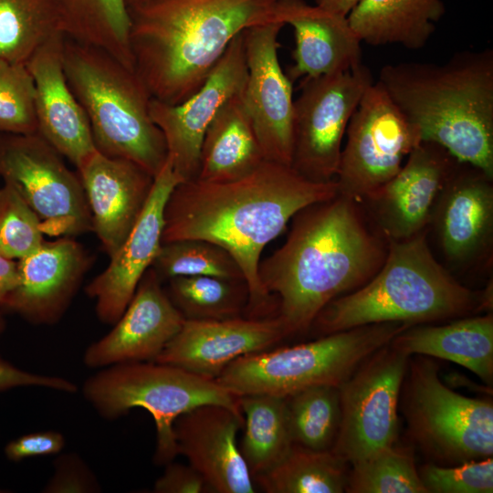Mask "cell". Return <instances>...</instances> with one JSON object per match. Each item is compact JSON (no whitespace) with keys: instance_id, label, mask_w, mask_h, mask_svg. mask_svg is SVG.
I'll list each match as a JSON object with an SVG mask.
<instances>
[{"instance_id":"cell-1","label":"cell","mask_w":493,"mask_h":493,"mask_svg":"<svg viewBox=\"0 0 493 493\" xmlns=\"http://www.w3.org/2000/svg\"><path fill=\"white\" fill-rule=\"evenodd\" d=\"M336 195L335 180L314 182L290 165L267 160L234 181H184L166 201L162 242L199 239L226 250L247 284L249 318H263L274 309L258 278L264 248L299 211Z\"/></svg>"},{"instance_id":"cell-2","label":"cell","mask_w":493,"mask_h":493,"mask_svg":"<svg viewBox=\"0 0 493 493\" xmlns=\"http://www.w3.org/2000/svg\"><path fill=\"white\" fill-rule=\"evenodd\" d=\"M291 220L284 244L258 266L259 281L278 297L288 335L308 330L329 302L369 281L388 248L360 205L339 194Z\"/></svg>"},{"instance_id":"cell-3","label":"cell","mask_w":493,"mask_h":493,"mask_svg":"<svg viewBox=\"0 0 493 493\" xmlns=\"http://www.w3.org/2000/svg\"><path fill=\"white\" fill-rule=\"evenodd\" d=\"M277 0H151L129 7L135 72L152 99L178 104L245 30L277 21Z\"/></svg>"},{"instance_id":"cell-4","label":"cell","mask_w":493,"mask_h":493,"mask_svg":"<svg viewBox=\"0 0 493 493\" xmlns=\"http://www.w3.org/2000/svg\"><path fill=\"white\" fill-rule=\"evenodd\" d=\"M378 82L422 142L493 178L492 49L458 52L443 64H388Z\"/></svg>"},{"instance_id":"cell-5","label":"cell","mask_w":493,"mask_h":493,"mask_svg":"<svg viewBox=\"0 0 493 493\" xmlns=\"http://www.w3.org/2000/svg\"><path fill=\"white\" fill-rule=\"evenodd\" d=\"M484 310L482 292L462 285L437 261L425 230L407 239L388 241L376 274L329 302L309 329L323 336L375 323L425 324Z\"/></svg>"},{"instance_id":"cell-6","label":"cell","mask_w":493,"mask_h":493,"mask_svg":"<svg viewBox=\"0 0 493 493\" xmlns=\"http://www.w3.org/2000/svg\"><path fill=\"white\" fill-rule=\"evenodd\" d=\"M63 67L97 151L131 161L155 177L167 161V147L150 114L152 97L137 73L105 51L67 37Z\"/></svg>"},{"instance_id":"cell-7","label":"cell","mask_w":493,"mask_h":493,"mask_svg":"<svg viewBox=\"0 0 493 493\" xmlns=\"http://www.w3.org/2000/svg\"><path fill=\"white\" fill-rule=\"evenodd\" d=\"M410 326L403 322L364 325L305 343L246 354L215 380L236 396L288 397L315 385L340 387L368 357Z\"/></svg>"},{"instance_id":"cell-8","label":"cell","mask_w":493,"mask_h":493,"mask_svg":"<svg viewBox=\"0 0 493 493\" xmlns=\"http://www.w3.org/2000/svg\"><path fill=\"white\" fill-rule=\"evenodd\" d=\"M81 390L84 399L106 420L122 417L132 408L148 411L156 428L153 459L158 465H166L178 455L173 424L181 414L209 404L242 414L239 396L216 380L155 361L99 369Z\"/></svg>"},{"instance_id":"cell-9","label":"cell","mask_w":493,"mask_h":493,"mask_svg":"<svg viewBox=\"0 0 493 493\" xmlns=\"http://www.w3.org/2000/svg\"><path fill=\"white\" fill-rule=\"evenodd\" d=\"M399 406L410 437L433 463L453 466L493 456L492 400L446 386L431 357L410 356Z\"/></svg>"},{"instance_id":"cell-10","label":"cell","mask_w":493,"mask_h":493,"mask_svg":"<svg viewBox=\"0 0 493 493\" xmlns=\"http://www.w3.org/2000/svg\"><path fill=\"white\" fill-rule=\"evenodd\" d=\"M0 179L10 184L37 214L44 235L74 237L92 232L79 173L37 132L0 133Z\"/></svg>"},{"instance_id":"cell-11","label":"cell","mask_w":493,"mask_h":493,"mask_svg":"<svg viewBox=\"0 0 493 493\" xmlns=\"http://www.w3.org/2000/svg\"><path fill=\"white\" fill-rule=\"evenodd\" d=\"M346 136L335 182L338 194L357 204L393 178L422 142L418 129L378 81L363 93Z\"/></svg>"},{"instance_id":"cell-12","label":"cell","mask_w":493,"mask_h":493,"mask_svg":"<svg viewBox=\"0 0 493 493\" xmlns=\"http://www.w3.org/2000/svg\"><path fill=\"white\" fill-rule=\"evenodd\" d=\"M372 82L362 63L343 72L303 79L294 100V170L314 182L335 180L348 123Z\"/></svg>"},{"instance_id":"cell-13","label":"cell","mask_w":493,"mask_h":493,"mask_svg":"<svg viewBox=\"0 0 493 493\" xmlns=\"http://www.w3.org/2000/svg\"><path fill=\"white\" fill-rule=\"evenodd\" d=\"M409 359L389 343L339 387L341 422L331 451L350 465L396 443L400 393Z\"/></svg>"},{"instance_id":"cell-14","label":"cell","mask_w":493,"mask_h":493,"mask_svg":"<svg viewBox=\"0 0 493 493\" xmlns=\"http://www.w3.org/2000/svg\"><path fill=\"white\" fill-rule=\"evenodd\" d=\"M457 162L440 145L421 142L398 173L359 204L372 228L387 242L426 230Z\"/></svg>"},{"instance_id":"cell-15","label":"cell","mask_w":493,"mask_h":493,"mask_svg":"<svg viewBox=\"0 0 493 493\" xmlns=\"http://www.w3.org/2000/svg\"><path fill=\"white\" fill-rule=\"evenodd\" d=\"M244 32L232 40L205 83L186 100L175 105L151 100L152 120L164 137L168 160L184 181L197 178L201 143L217 111L245 89Z\"/></svg>"},{"instance_id":"cell-16","label":"cell","mask_w":493,"mask_h":493,"mask_svg":"<svg viewBox=\"0 0 493 493\" xmlns=\"http://www.w3.org/2000/svg\"><path fill=\"white\" fill-rule=\"evenodd\" d=\"M284 26L271 21L245 30L247 78L243 100L265 159L291 166L293 82L284 73L278 54Z\"/></svg>"},{"instance_id":"cell-17","label":"cell","mask_w":493,"mask_h":493,"mask_svg":"<svg viewBox=\"0 0 493 493\" xmlns=\"http://www.w3.org/2000/svg\"><path fill=\"white\" fill-rule=\"evenodd\" d=\"M184 179L167 161L154 177L149 199L130 234L110 257L107 267L86 287L95 301L98 319L112 325L121 316L144 273L152 267L163 244V211L173 189Z\"/></svg>"},{"instance_id":"cell-18","label":"cell","mask_w":493,"mask_h":493,"mask_svg":"<svg viewBox=\"0 0 493 493\" xmlns=\"http://www.w3.org/2000/svg\"><path fill=\"white\" fill-rule=\"evenodd\" d=\"M184 320L151 267L112 329L86 348L83 363L99 370L121 363L155 361Z\"/></svg>"},{"instance_id":"cell-19","label":"cell","mask_w":493,"mask_h":493,"mask_svg":"<svg viewBox=\"0 0 493 493\" xmlns=\"http://www.w3.org/2000/svg\"><path fill=\"white\" fill-rule=\"evenodd\" d=\"M492 182L478 168L457 162L443 187L429 226L451 265L467 267L491 257Z\"/></svg>"},{"instance_id":"cell-20","label":"cell","mask_w":493,"mask_h":493,"mask_svg":"<svg viewBox=\"0 0 493 493\" xmlns=\"http://www.w3.org/2000/svg\"><path fill=\"white\" fill-rule=\"evenodd\" d=\"M18 283L5 306L34 325L58 323L75 298L92 258L73 237L44 241L17 260Z\"/></svg>"},{"instance_id":"cell-21","label":"cell","mask_w":493,"mask_h":493,"mask_svg":"<svg viewBox=\"0 0 493 493\" xmlns=\"http://www.w3.org/2000/svg\"><path fill=\"white\" fill-rule=\"evenodd\" d=\"M286 336L288 330L278 315L185 320L155 362L215 380L237 358L267 350Z\"/></svg>"},{"instance_id":"cell-22","label":"cell","mask_w":493,"mask_h":493,"mask_svg":"<svg viewBox=\"0 0 493 493\" xmlns=\"http://www.w3.org/2000/svg\"><path fill=\"white\" fill-rule=\"evenodd\" d=\"M244 416L220 404H202L173 424L178 455L185 456L210 491L253 493L254 479L236 442Z\"/></svg>"},{"instance_id":"cell-23","label":"cell","mask_w":493,"mask_h":493,"mask_svg":"<svg viewBox=\"0 0 493 493\" xmlns=\"http://www.w3.org/2000/svg\"><path fill=\"white\" fill-rule=\"evenodd\" d=\"M77 168L91 214L92 232L110 257L139 219L154 177L131 161L97 150Z\"/></svg>"},{"instance_id":"cell-24","label":"cell","mask_w":493,"mask_h":493,"mask_svg":"<svg viewBox=\"0 0 493 493\" xmlns=\"http://www.w3.org/2000/svg\"><path fill=\"white\" fill-rule=\"evenodd\" d=\"M65 37H53L26 65L35 82L37 133L79 167L97 149L88 117L65 75Z\"/></svg>"},{"instance_id":"cell-25","label":"cell","mask_w":493,"mask_h":493,"mask_svg":"<svg viewBox=\"0 0 493 493\" xmlns=\"http://www.w3.org/2000/svg\"><path fill=\"white\" fill-rule=\"evenodd\" d=\"M275 18L293 27V64L287 76L317 78L343 72L362 64V41L345 16L304 0H277Z\"/></svg>"},{"instance_id":"cell-26","label":"cell","mask_w":493,"mask_h":493,"mask_svg":"<svg viewBox=\"0 0 493 493\" xmlns=\"http://www.w3.org/2000/svg\"><path fill=\"white\" fill-rule=\"evenodd\" d=\"M390 344L409 357L424 355L457 363L492 388V312L469 315L440 325H412L397 334Z\"/></svg>"},{"instance_id":"cell-27","label":"cell","mask_w":493,"mask_h":493,"mask_svg":"<svg viewBox=\"0 0 493 493\" xmlns=\"http://www.w3.org/2000/svg\"><path fill=\"white\" fill-rule=\"evenodd\" d=\"M264 161L242 91L220 108L207 127L196 179L210 183L234 181L249 174Z\"/></svg>"},{"instance_id":"cell-28","label":"cell","mask_w":493,"mask_h":493,"mask_svg":"<svg viewBox=\"0 0 493 493\" xmlns=\"http://www.w3.org/2000/svg\"><path fill=\"white\" fill-rule=\"evenodd\" d=\"M445 11L443 0H359L347 18L362 42L420 49Z\"/></svg>"},{"instance_id":"cell-29","label":"cell","mask_w":493,"mask_h":493,"mask_svg":"<svg viewBox=\"0 0 493 493\" xmlns=\"http://www.w3.org/2000/svg\"><path fill=\"white\" fill-rule=\"evenodd\" d=\"M64 35L98 47L134 70L126 0H58Z\"/></svg>"},{"instance_id":"cell-30","label":"cell","mask_w":493,"mask_h":493,"mask_svg":"<svg viewBox=\"0 0 493 493\" xmlns=\"http://www.w3.org/2000/svg\"><path fill=\"white\" fill-rule=\"evenodd\" d=\"M239 405L245 425L240 451L254 479L281 462L294 445L286 397L242 395Z\"/></svg>"},{"instance_id":"cell-31","label":"cell","mask_w":493,"mask_h":493,"mask_svg":"<svg viewBox=\"0 0 493 493\" xmlns=\"http://www.w3.org/2000/svg\"><path fill=\"white\" fill-rule=\"evenodd\" d=\"M350 464L331 450H313L294 444L272 469L254 477L267 493H342Z\"/></svg>"},{"instance_id":"cell-32","label":"cell","mask_w":493,"mask_h":493,"mask_svg":"<svg viewBox=\"0 0 493 493\" xmlns=\"http://www.w3.org/2000/svg\"><path fill=\"white\" fill-rule=\"evenodd\" d=\"M61 33L58 0H0L1 59L26 64Z\"/></svg>"},{"instance_id":"cell-33","label":"cell","mask_w":493,"mask_h":493,"mask_svg":"<svg viewBox=\"0 0 493 493\" xmlns=\"http://www.w3.org/2000/svg\"><path fill=\"white\" fill-rule=\"evenodd\" d=\"M167 282L165 290L185 320L234 319L247 310L249 289L245 279L192 276Z\"/></svg>"},{"instance_id":"cell-34","label":"cell","mask_w":493,"mask_h":493,"mask_svg":"<svg viewBox=\"0 0 493 493\" xmlns=\"http://www.w3.org/2000/svg\"><path fill=\"white\" fill-rule=\"evenodd\" d=\"M293 443L313 450H331L341 422L340 388L315 385L286 397Z\"/></svg>"},{"instance_id":"cell-35","label":"cell","mask_w":493,"mask_h":493,"mask_svg":"<svg viewBox=\"0 0 493 493\" xmlns=\"http://www.w3.org/2000/svg\"><path fill=\"white\" fill-rule=\"evenodd\" d=\"M345 492L427 493V490L419 477L414 450L395 443L350 465Z\"/></svg>"},{"instance_id":"cell-36","label":"cell","mask_w":493,"mask_h":493,"mask_svg":"<svg viewBox=\"0 0 493 493\" xmlns=\"http://www.w3.org/2000/svg\"><path fill=\"white\" fill-rule=\"evenodd\" d=\"M152 267L163 283L175 277L192 276L245 279L240 267L226 250L199 239L163 243Z\"/></svg>"},{"instance_id":"cell-37","label":"cell","mask_w":493,"mask_h":493,"mask_svg":"<svg viewBox=\"0 0 493 493\" xmlns=\"http://www.w3.org/2000/svg\"><path fill=\"white\" fill-rule=\"evenodd\" d=\"M37 132L36 89L25 63L0 58V133Z\"/></svg>"},{"instance_id":"cell-38","label":"cell","mask_w":493,"mask_h":493,"mask_svg":"<svg viewBox=\"0 0 493 493\" xmlns=\"http://www.w3.org/2000/svg\"><path fill=\"white\" fill-rule=\"evenodd\" d=\"M45 241L38 216L8 183L0 186V253L19 260Z\"/></svg>"},{"instance_id":"cell-39","label":"cell","mask_w":493,"mask_h":493,"mask_svg":"<svg viewBox=\"0 0 493 493\" xmlns=\"http://www.w3.org/2000/svg\"><path fill=\"white\" fill-rule=\"evenodd\" d=\"M427 493H492V456L453 466L433 462L418 468Z\"/></svg>"},{"instance_id":"cell-40","label":"cell","mask_w":493,"mask_h":493,"mask_svg":"<svg viewBox=\"0 0 493 493\" xmlns=\"http://www.w3.org/2000/svg\"><path fill=\"white\" fill-rule=\"evenodd\" d=\"M43 493H99L101 484L89 464L77 452L60 453Z\"/></svg>"},{"instance_id":"cell-41","label":"cell","mask_w":493,"mask_h":493,"mask_svg":"<svg viewBox=\"0 0 493 493\" xmlns=\"http://www.w3.org/2000/svg\"><path fill=\"white\" fill-rule=\"evenodd\" d=\"M66 445L62 433L42 430L25 434L10 440L4 448L5 457L12 462L43 456L60 454Z\"/></svg>"},{"instance_id":"cell-42","label":"cell","mask_w":493,"mask_h":493,"mask_svg":"<svg viewBox=\"0 0 493 493\" xmlns=\"http://www.w3.org/2000/svg\"><path fill=\"white\" fill-rule=\"evenodd\" d=\"M21 387H40L74 393L78 386L70 380L22 370L0 356V393Z\"/></svg>"},{"instance_id":"cell-43","label":"cell","mask_w":493,"mask_h":493,"mask_svg":"<svg viewBox=\"0 0 493 493\" xmlns=\"http://www.w3.org/2000/svg\"><path fill=\"white\" fill-rule=\"evenodd\" d=\"M153 486L155 493H203L210 491L202 476L190 465L167 463Z\"/></svg>"},{"instance_id":"cell-44","label":"cell","mask_w":493,"mask_h":493,"mask_svg":"<svg viewBox=\"0 0 493 493\" xmlns=\"http://www.w3.org/2000/svg\"><path fill=\"white\" fill-rule=\"evenodd\" d=\"M18 262L0 253V311L17 286Z\"/></svg>"},{"instance_id":"cell-45","label":"cell","mask_w":493,"mask_h":493,"mask_svg":"<svg viewBox=\"0 0 493 493\" xmlns=\"http://www.w3.org/2000/svg\"><path fill=\"white\" fill-rule=\"evenodd\" d=\"M315 5L347 16L359 0H314Z\"/></svg>"},{"instance_id":"cell-46","label":"cell","mask_w":493,"mask_h":493,"mask_svg":"<svg viewBox=\"0 0 493 493\" xmlns=\"http://www.w3.org/2000/svg\"><path fill=\"white\" fill-rule=\"evenodd\" d=\"M151 0H126L129 7L146 3Z\"/></svg>"},{"instance_id":"cell-47","label":"cell","mask_w":493,"mask_h":493,"mask_svg":"<svg viewBox=\"0 0 493 493\" xmlns=\"http://www.w3.org/2000/svg\"><path fill=\"white\" fill-rule=\"evenodd\" d=\"M5 329V321L2 316V313L0 311V335L3 333V331Z\"/></svg>"},{"instance_id":"cell-48","label":"cell","mask_w":493,"mask_h":493,"mask_svg":"<svg viewBox=\"0 0 493 493\" xmlns=\"http://www.w3.org/2000/svg\"><path fill=\"white\" fill-rule=\"evenodd\" d=\"M3 492H5V490L0 487V493H3Z\"/></svg>"}]
</instances>
